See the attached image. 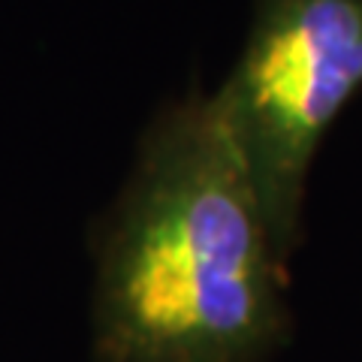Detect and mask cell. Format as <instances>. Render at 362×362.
I'll return each mask as SVG.
<instances>
[{
	"label": "cell",
	"mask_w": 362,
	"mask_h": 362,
	"mask_svg": "<svg viewBox=\"0 0 362 362\" xmlns=\"http://www.w3.org/2000/svg\"><path fill=\"white\" fill-rule=\"evenodd\" d=\"M359 90L362 0H257L245 49L211 103L287 266L314 157Z\"/></svg>",
	"instance_id": "cell-2"
},
{
	"label": "cell",
	"mask_w": 362,
	"mask_h": 362,
	"mask_svg": "<svg viewBox=\"0 0 362 362\" xmlns=\"http://www.w3.org/2000/svg\"><path fill=\"white\" fill-rule=\"evenodd\" d=\"M290 266L211 94L157 115L94 239L90 362H266Z\"/></svg>",
	"instance_id": "cell-1"
}]
</instances>
